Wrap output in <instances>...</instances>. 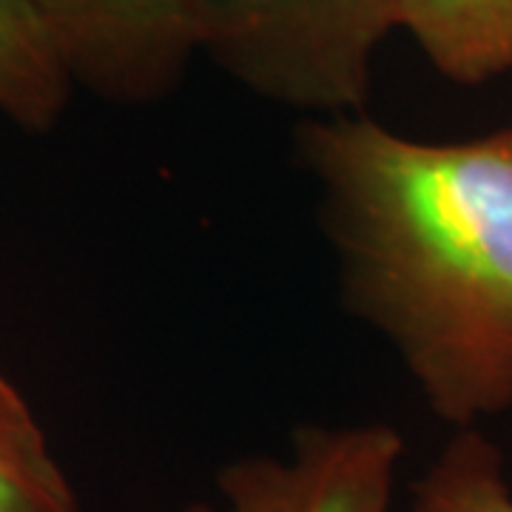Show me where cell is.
I'll use <instances>...</instances> for the list:
<instances>
[{
  "label": "cell",
  "instance_id": "cell-8",
  "mask_svg": "<svg viewBox=\"0 0 512 512\" xmlns=\"http://www.w3.org/2000/svg\"><path fill=\"white\" fill-rule=\"evenodd\" d=\"M413 512H512L504 456L478 427H461L413 481Z\"/></svg>",
  "mask_w": 512,
  "mask_h": 512
},
{
  "label": "cell",
  "instance_id": "cell-5",
  "mask_svg": "<svg viewBox=\"0 0 512 512\" xmlns=\"http://www.w3.org/2000/svg\"><path fill=\"white\" fill-rule=\"evenodd\" d=\"M396 29L461 86L512 72V0H390Z\"/></svg>",
  "mask_w": 512,
  "mask_h": 512
},
{
  "label": "cell",
  "instance_id": "cell-3",
  "mask_svg": "<svg viewBox=\"0 0 512 512\" xmlns=\"http://www.w3.org/2000/svg\"><path fill=\"white\" fill-rule=\"evenodd\" d=\"M404 458L399 430L370 424H311L288 456H248L225 464L217 501L183 512H390Z\"/></svg>",
  "mask_w": 512,
  "mask_h": 512
},
{
  "label": "cell",
  "instance_id": "cell-4",
  "mask_svg": "<svg viewBox=\"0 0 512 512\" xmlns=\"http://www.w3.org/2000/svg\"><path fill=\"white\" fill-rule=\"evenodd\" d=\"M72 83L114 103H154L194 55L188 0H32Z\"/></svg>",
  "mask_w": 512,
  "mask_h": 512
},
{
  "label": "cell",
  "instance_id": "cell-2",
  "mask_svg": "<svg viewBox=\"0 0 512 512\" xmlns=\"http://www.w3.org/2000/svg\"><path fill=\"white\" fill-rule=\"evenodd\" d=\"M194 49L265 100L353 114L396 29L390 0H188Z\"/></svg>",
  "mask_w": 512,
  "mask_h": 512
},
{
  "label": "cell",
  "instance_id": "cell-6",
  "mask_svg": "<svg viewBox=\"0 0 512 512\" xmlns=\"http://www.w3.org/2000/svg\"><path fill=\"white\" fill-rule=\"evenodd\" d=\"M72 86L35 3L0 0V114L26 131H49Z\"/></svg>",
  "mask_w": 512,
  "mask_h": 512
},
{
  "label": "cell",
  "instance_id": "cell-1",
  "mask_svg": "<svg viewBox=\"0 0 512 512\" xmlns=\"http://www.w3.org/2000/svg\"><path fill=\"white\" fill-rule=\"evenodd\" d=\"M302 165L348 308L382 333L441 421L512 410V126L413 140L362 114L308 120Z\"/></svg>",
  "mask_w": 512,
  "mask_h": 512
},
{
  "label": "cell",
  "instance_id": "cell-7",
  "mask_svg": "<svg viewBox=\"0 0 512 512\" xmlns=\"http://www.w3.org/2000/svg\"><path fill=\"white\" fill-rule=\"evenodd\" d=\"M0 512H86L32 404L0 370Z\"/></svg>",
  "mask_w": 512,
  "mask_h": 512
}]
</instances>
